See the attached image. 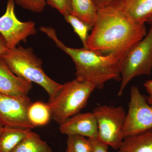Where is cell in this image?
<instances>
[{"label":"cell","mask_w":152,"mask_h":152,"mask_svg":"<svg viewBox=\"0 0 152 152\" xmlns=\"http://www.w3.org/2000/svg\"><path fill=\"white\" fill-rule=\"evenodd\" d=\"M147 32L145 24L135 21L125 10L121 1L117 0L98 10L86 49L103 56L126 52Z\"/></svg>","instance_id":"6da1fadb"},{"label":"cell","mask_w":152,"mask_h":152,"mask_svg":"<svg viewBox=\"0 0 152 152\" xmlns=\"http://www.w3.org/2000/svg\"><path fill=\"white\" fill-rule=\"evenodd\" d=\"M39 30L54 42L58 48L71 57L76 69V79L102 89L110 80L121 81L120 66L126 52L101 55L83 48H74L66 45L57 36L53 28L42 26Z\"/></svg>","instance_id":"7a4b0ae2"},{"label":"cell","mask_w":152,"mask_h":152,"mask_svg":"<svg viewBox=\"0 0 152 152\" xmlns=\"http://www.w3.org/2000/svg\"><path fill=\"white\" fill-rule=\"evenodd\" d=\"M0 56L15 75L44 89L49 95V101L56 96L62 86L45 72L42 60L35 54L32 48L16 47Z\"/></svg>","instance_id":"3957f363"},{"label":"cell","mask_w":152,"mask_h":152,"mask_svg":"<svg viewBox=\"0 0 152 152\" xmlns=\"http://www.w3.org/2000/svg\"><path fill=\"white\" fill-rule=\"evenodd\" d=\"M96 88L88 82L75 79L64 84L53 99L48 103L52 119L61 125L80 113Z\"/></svg>","instance_id":"277c9868"},{"label":"cell","mask_w":152,"mask_h":152,"mask_svg":"<svg viewBox=\"0 0 152 152\" xmlns=\"http://www.w3.org/2000/svg\"><path fill=\"white\" fill-rule=\"evenodd\" d=\"M152 71V25L146 35L133 45L123 57L120 66L121 84L118 96L122 95L131 80L150 75Z\"/></svg>","instance_id":"5b68a950"},{"label":"cell","mask_w":152,"mask_h":152,"mask_svg":"<svg viewBox=\"0 0 152 152\" xmlns=\"http://www.w3.org/2000/svg\"><path fill=\"white\" fill-rule=\"evenodd\" d=\"M98 126V138L100 140L117 150L125 137L124 126L126 113L121 106L107 105L95 108L92 112Z\"/></svg>","instance_id":"8992f818"},{"label":"cell","mask_w":152,"mask_h":152,"mask_svg":"<svg viewBox=\"0 0 152 152\" xmlns=\"http://www.w3.org/2000/svg\"><path fill=\"white\" fill-rule=\"evenodd\" d=\"M151 129L152 106L142 94L138 87L133 86L124 126V136L126 137Z\"/></svg>","instance_id":"52a82bcc"},{"label":"cell","mask_w":152,"mask_h":152,"mask_svg":"<svg viewBox=\"0 0 152 152\" xmlns=\"http://www.w3.org/2000/svg\"><path fill=\"white\" fill-rule=\"evenodd\" d=\"M15 0H8L5 12L0 17V34L4 39L7 47L11 50L20 42L37 33L35 23L32 21L21 22L15 12Z\"/></svg>","instance_id":"ba28073f"},{"label":"cell","mask_w":152,"mask_h":152,"mask_svg":"<svg viewBox=\"0 0 152 152\" xmlns=\"http://www.w3.org/2000/svg\"><path fill=\"white\" fill-rule=\"evenodd\" d=\"M30 98H18L0 93V123L4 126L31 129L28 116Z\"/></svg>","instance_id":"9c48e42d"},{"label":"cell","mask_w":152,"mask_h":152,"mask_svg":"<svg viewBox=\"0 0 152 152\" xmlns=\"http://www.w3.org/2000/svg\"><path fill=\"white\" fill-rule=\"evenodd\" d=\"M59 130L67 136L78 135L88 138H98V126L93 113L77 114L60 125Z\"/></svg>","instance_id":"30bf717a"},{"label":"cell","mask_w":152,"mask_h":152,"mask_svg":"<svg viewBox=\"0 0 152 152\" xmlns=\"http://www.w3.org/2000/svg\"><path fill=\"white\" fill-rule=\"evenodd\" d=\"M32 83L13 73L0 56V93L15 97H28Z\"/></svg>","instance_id":"8fae6325"},{"label":"cell","mask_w":152,"mask_h":152,"mask_svg":"<svg viewBox=\"0 0 152 152\" xmlns=\"http://www.w3.org/2000/svg\"><path fill=\"white\" fill-rule=\"evenodd\" d=\"M116 152H152V129L126 137Z\"/></svg>","instance_id":"7c38bea8"},{"label":"cell","mask_w":152,"mask_h":152,"mask_svg":"<svg viewBox=\"0 0 152 152\" xmlns=\"http://www.w3.org/2000/svg\"><path fill=\"white\" fill-rule=\"evenodd\" d=\"M30 129L4 126L0 135V152H12L31 132Z\"/></svg>","instance_id":"4fadbf2b"},{"label":"cell","mask_w":152,"mask_h":152,"mask_svg":"<svg viewBox=\"0 0 152 152\" xmlns=\"http://www.w3.org/2000/svg\"><path fill=\"white\" fill-rule=\"evenodd\" d=\"M128 14L135 21L147 23L152 15V0H121Z\"/></svg>","instance_id":"5bb4252c"},{"label":"cell","mask_w":152,"mask_h":152,"mask_svg":"<svg viewBox=\"0 0 152 152\" xmlns=\"http://www.w3.org/2000/svg\"><path fill=\"white\" fill-rule=\"evenodd\" d=\"M71 15L94 26L97 18L98 10L93 0H71Z\"/></svg>","instance_id":"9a60e30c"},{"label":"cell","mask_w":152,"mask_h":152,"mask_svg":"<svg viewBox=\"0 0 152 152\" xmlns=\"http://www.w3.org/2000/svg\"><path fill=\"white\" fill-rule=\"evenodd\" d=\"M28 116L30 122L34 127L47 125L52 118L48 104L40 101L31 104L28 108Z\"/></svg>","instance_id":"2e32d148"},{"label":"cell","mask_w":152,"mask_h":152,"mask_svg":"<svg viewBox=\"0 0 152 152\" xmlns=\"http://www.w3.org/2000/svg\"><path fill=\"white\" fill-rule=\"evenodd\" d=\"M12 152H53L38 134L31 131Z\"/></svg>","instance_id":"e0dca14e"},{"label":"cell","mask_w":152,"mask_h":152,"mask_svg":"<svg viewBox=\"0 0 152 152\" xmlns=\"http://www.w3.org/2000/svg\"><path fill=\"white\" fill-rule=\"evenodd\" d=\"M64 18L66 21L71 25L75 32L80 39L83 48H86L87 41L90 35L89 32L92 29L93 26L71 14L67 15Z\"/></svg>","instance_id":"ac0fdd59"},{"label":"cell","mask_w":152,"mask_h":152,"mask_svg":"<svg viewBox=\"0 0 152 152\" xmlns=\"http://www.w3.org/2000/svg\"><path fill=\"white\" fill-rule=\"evenodd\" d=\"M67 148L72 152H93L90 139L78 135L67 136Z\"/></svg>","instance_id":"d6986e66"},{"label":"cell","mask_w":152,"mask_h":152,"mask_svg":"<svg viewBox=\"0 0 152 152\" xmlns=\"http://www.w3.org/2000/svg\"><path fill=\"white\" fill-rule=\"evenodd\" d=\"M22 8L35 13H41L47 4L45 0H15Z\"/></svg>","instance_id":"ffe728a7"},{"label":"cell","mask_w":152,"mask_h":152,"mask_svg":"<svg viewBox=\"0 0 152 152\" xmlns=\"http://www.w3.org/2000/svg\"><path fill=\"white\" fill-rule=\"evenodd\" d=\"M47 4L59 12L64 17L71 12V0H45Z\"/></svg>","instance_id":"44dd1931"},{"label":"cell","mask_w":152,"mask_h":152,"mask_svg":"<svg viewBox=\"0 0 152 152\" xmlns=\"http://www.w3.org/2000/svg\"><path fill=\"white\" fill-rule=\"evenodd\" d=\"M93 147V152H109V146L99 139H90Z\"/></svg>","instance_id":"7402d4cb"},{"label":"cell","mask_w":152,"mask_h":152,"mask_svg":"<svg viewBox=\"0 0 152 152\" xmlns=\"http://www.w3.org/2000/svg\"><path fill=\"white\" fill-rule=\"evenodd\" d=\"M148 96L147 97V101L150 105L152 106V79L148 80L144 84Z\"/></svg>","instance_id":"603a6c76"},{"label":"cell","mask_w":152,"mask_h":152,"mask_svg":"<svg viewBox=\"0 0 152 152\" xmlns=\"http://www.w3.org/2000/svg\"><path fill=\"white\" fill-rule=\"evenodd\" d=\"M117 0H93L98 10L107 7Z\"/></svg>","instance_id":"cb8c5ba5"},{"label":"cell","mask_w":152,"mask_h":152,"mask_svg":"<svg viewBox=\"0 0 152 152\" xmlns=\"http://www.w3.org/2000/svg\"><path fill=\"white\" fill-rule=\"evenodd\" d=\"M9 50L4 39L0 34V56L5 53Z\"/></svg>","instance_id":"d4e9b609"},{"label":"cell","mask_w":152,"mask_h":152,"mask_svg":"<svg viewBox=\"0 0 152 152\" xmlns=\"http://www.w3.org/2000/svg\"><path fill=\"white\" fill-rule=\"evenodd\" d=\"M147 23L151 25H152V15L150 17V18L147 21Z\"/></svg>","instance_id":"484cf974"},{"label":"cell","mask_w":152,"mask_h":152,"mask_svg":"<svg viewBox=\"0 0 152 152\" xmlns=\"http://www.w3.org/2000/svg\"><path fill=\"white\" fill-rule=\"evenodd\" d=\"M3 128H4V126L0 123V135H1V133L2 132Z\"/></svg>","instance_id":"4316f807"},{"label":"cell","mask_w":152,"mask_h":152,"mask_svg":"<svg viewBox=\"0 0 152 152\" xmlns=\"http://www.w3.org/2000/svg\"><path fill=\"white\" fill-rule=\"evenodd\" d=\"M66 152H72V151H71L68 148H67L66 151Z\"/></svg>","instance_id":"83f0119b"}]
</instances>
